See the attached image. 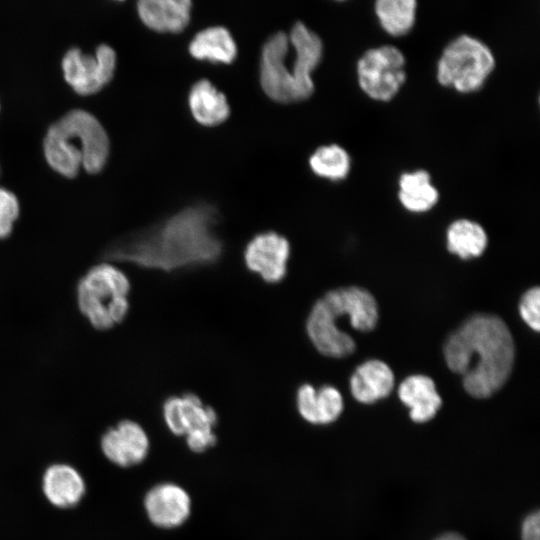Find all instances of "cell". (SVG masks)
<instances>
[{
    "label": "cell",
    "mask_w": 540,
    "mask_h": 540,
    "mask_svg": "<svg viewBox=\"0 0 540 540\" xmlns=\"http://www.w3.org/2000/svg\"><path fill=\"white\" fill-rule=\"evenodd\" d=\"M290 251V243L284 236L273 231L263 232L246 245L244 262L265 282L276 284L286 276Z\"/></svg>",
    "instance_id": "cell-10"
},
{
    "label": "cell",
    "mask_w": 540,
    "mask_h": 540,
    "mask_svg": "<svg viewBox=\"0 0 540 540\" xmlns=\"http://www.w3.org/2000/svg\"><path fill=\"white\" fill-rule=\"evenodd\" d=\"M519 311L522 319L536 332L540 330V289L533 287L522 296Z\"/></svg>",
    "instance_id": "cell-27"
},
{
    "label": "cell",
    "mask_w": 540,
    "mask_h": 540,
    "mask_svg": "<svg viewBox=\"0 0 540 540\" xmlns=\"http://www.w3.org/2000/svg\"><path fill=\"white\" fill-rule=\"evenodd\" d=\"M308 163L316 176L333 182L346 179L352 164L348 151L338 144L316 148L310 155Z\"/></svg>",
    "instance_id": "cell-24"
},
{
    "label": "cell",
    "mask_w": 540,
    "mask_h": 540,
    "mask_svg": "<svg viewBox=\"0 0 540 540\" xmlns=\"http://www.w3.org/2000/svg\"><path fill=\"white\" fill-rule=\"evenodd\" d=\"M190 497L180 486L164 483L153 487L144 500L151 522L162 528L181 525L190 514Z\"/></svg>",
    "instance_id": "cell-14"
},
{
    "label": "cell",
    "mask_w": 540,
    "mask_h": 540,
    "mask_svg": "<svg viewBox=\"0 0 540 540\" xmlns=\"http://www.w3.org/2000/svg\"><path fill=\"white\" fill-rule=\"evenodd\" d=\"M487 245L488 236L484 227L474 220L459 218L447 227V250L463 260L479 257Z\"/></svg>",
    "instance_id": "cell-23"
},
{
    "label": "cell",
    "mask_w": 540,
    "mask_h": 540,
    "mask_svg": "<svg viewBox=\"0 0 540 540\" xmlns=\"http://www.w3.org/2000/svg\"><path fill=\"white\" fill-rule=\"evenodd\" d=\"M189 53L198 60L230 64L236 58L237 46L226 28L215 26L194 36L189 44Z\"/></svg>",
    "instance_id": "cell-22"
},
{
    "label": "cell",
    "mask_w": 540,
    "mask_h": 540,
    "mask_svg": "<svg viewBox=\"0 0 540 540\" xmlns=\"http://www.w3.org/2000/svg\"><path fill=\"white\" fill-rule=\"evenodd\" d=\"M130 289V281L121 269L102 262L89 268L79 279L77 305L95 329L108 330L127 316Z\"/></svg>",
    "instance_id": "cell-5"
},
{
    "label": "cell",
    "mask_w": 540,
    "mask_h": 540,
    "mask_svg": "<svg viewBox=\"0 0 540 540\" xmlns=\"http://www.w3.org/2000/svg\"><path fill=\"white\" fill-rule=\"evenodd\" d=\"M289 38L283 32L272 35L264 44L260 57V85L277 103L297 102L291 70L286 65Z\"/></svg>",
    "instance_id": "cell-9"
},
{
    "label": "cell",
    "mask_w": 540,
    "mask_h": 540,
    "mask_svg": "<svg viewBox=\"0 0 540 540\" xmlns=\"http://www.w3.org/2000/svg\"><path fill=\"white\" fill-rule=\"evenodd\" d=\"M344 315L349 317L354 329L362 332L374 329L378 321L375 298L363 288L350 286L329 291L314 304L306 331L321 354L342 358L354 352L353 338L338 327V320Z\"/></svg>",
    "instance_id": "cell-4"
},
{
    "label": "cell",
    "mask_w": 540,
    "mask_h": 540,
    "mask_svg": "<svg viewBox=\"0 0 540 540\" xmlns=\"http://www.w3.org/2000/svg\"><path fill=\"white\" fill-rule=\"evenodd\" d=\"M101 449L114 464L133 466L142 462L148 454V435L137 422L122 420L102 435Z\"/></svg>",
    "instance_id": "cell-13"
},
{
    "label": "cell",
    "mask_w": 540,
    "mask_h": 540,
    "mask_svg": "<svg viewBox=\"0 0 540 540\" xmlns=\"http://www.w3.org/2000/svg\"><path fill=\"white\" fill-rule=\"evenodd\" d=\"M351 393L361 403H373L390 394L394 375L390 367L380 360L361 364L350 379Z\"/></svg>",
    "instance_id": "cell-17"
},
{
    "label": "cell",
    "mask_w": 540,
    "mask_h": 540,
    "mask_svg": "<svg viewBox=\"0 0 540 540\" xmlns=\"http://www.w3.org/2000/svg\"><path fill=\"white\" fill-rule=\"evenodd\" d=\"M288 38L295 51L291 74L298 102L314 93L312 73L322 59L323 44L319 36L301 22L293 26Z\"/></svg>",
    "instance_id": "cell-11"
},
{
    "label": "cell",
    "mask_w": 540,
    "mask_h": 540,
    "mask_svg": "<svg viewBox=\"0 0 540 540\" xmlns=\"http://www.w3.org/2000/svg\"><path fill=\"white\" fill-rule=\"evenodd\" d=\"M398 201L408 212L421 214L433 209L439 192L428 171L417 169L403 172L398 179Z\"/></svg>",
    "instance_id": "cell-20"
},
{
    "label": "cell",
    "mask_w": 540,
    "mask_h": 540,
    "mask_svg": "<svg viewBox=\"0 0 540 540\" xmlns=\"http://www.w3.org/2000/svg\"><path fill=\"white\" fill-rule=\"evenodd\" d=\"M188 106L195 121L203 126L219 125L230 114L226 96L206 79L193 84L188 94Z\"/></svg>",
    "instance_id": "cell-21"
},
{
    "label": "cell",
    "mask_w": 540,
    "mask_h": 540,
    "mask_svg": "<svg viewBox=\"0 0 540 540\" xmlns=\"http://www.w3.org/2000/svg\"><path fill=\"white\" fill-rule=\"evenodd\" d=\"M186 437L188 447L194 452H203L216 443V435L212 431H199Z\"/></svg>",
    "instance_id": "cell-29"
},
{
    "label": "cell",
    "mask_w": 540,
    "mask_h": 540,
    "mask_svg": "<svg viewBox=\"0 0 540 540\" xmlns=\"http://www.w3.org/2000/svg\"><path fill=\"white\" fill-rule=\"evenodd\" d=\"M405 57L391 45L371 48L363 53L356 66L357 82L370 99L389 102L406 81Z\"/></svg>",
    "instance_id": "cell-7"
},
{
    "label": "cell",
    "mask_w": 540,
    "mask_h": 540,
    "mask_svg": "<svg viewBox=\"0 0 540 540\" xmlns=\"http://www.w3.org/2000/svg\"><path fill=\"white\" fill-rule=\"evenodd\" d=\"M296 406L307 422L325 425L338 419L343 410V399L333 386L324 385L315 389L310 384H303L297 389Z\"/></svg>",
    "instance_id": "cell-15"
},
{
    "label": "cell",
    "mask_w": 540,
    "mask_h": 540,
    "mask_svg": "<svg viewBox=\"0 0 540 540\" xmlns=\"http://www.w3.org/2000/svg\"><path fill=\"white\" fill-rule=\"evenodd\" d=\"M162 412L168 429L179 436L212 431L217 423L215 410L193 393L167 398Z\"/></svg>",
    "instance_id": "cell-12"
},
{
    "label": "cell",
    "mask_w": 540,
    "mask_h": 540,
    "mask_svg": "<svg viewBox=\"0 0 540 540\" xmlns=\"http://www.w3.org/2000/svg\"><path fill=\"white\" fill-rule=\"evenodd\" d=\"M46 162L65 178H74L83 167L97 174L107 163L110 142L100 121L83 109L68 111L47 130L43 141Z\"/></svg>",
    "instance_id": "cell-3"
},
{
    "label": "cell",
    "mask_w": 540,
    "mask_h": 540,
    "mask_svg": "<svg viewBox=\"0 0 540 540\" xmlns=\"http://www.w3.org/2000/svg\"><path fill=\"white\" fill-rule=\"evenodd\" d=\"M495 68L489 47L469 35H461L443 50L436 68L438 83L461 94L479 91Z\"/></svg>",
    "instance_id": "cell-6"
},
{
    "label": "cell",
    "mask_w": 540,
    "mask_h": 540,
    "mask_svg": "<svg viewBox=\"0 0 540 540\" xmlns=\"http://www.w3.org/2000/svg\"><path fill=\"white\" fill-rule=\"evenodd\" d=\"M20 206L16 195L0 187V239L7 238L19 217Z\"/></svg>",
    "instance_id": "cell-26"
},
{
    "label": "cell",
    "mask_w": 540,
    "mask_h": 540,
    "mask_svg": "<svg viewBox=\"0 0 540 540\" xmlns=\"http://www.w3.org/2000/svg\"><path fill=\"white\" fill-rule=\"evenodd\" d=\"M416 0H376L375 13L382 28L392 36H403L413 27Z\"/></svg>",
    "instance_id": "cell-25"
},
{
    "label": "cell",
    "mask_w": 540,
    "mask_h": 540,
    "mask_svg": "<svg viewBox=\"0 0 540 540\" xmlns=\"http://www.w3.org/2000/svg\"><path fill=\"white\" fill-rule=\"evenodd\" d=\"M191 0H138L137 13L148 28L178 33L190 20Z\"/></svg>",
    "instance_id": "cell-16"
},
{
    "label": "cell",
    "mask_w": 540,
    "mask_h": 540,
    "mask_svg": "<svg viewBox=\"0 0 540 540\" xmlns=\"http://www.w3.org/2000/svg\"><path fill=\"white\" fill-rule=\"evenodd\" d=\"M217 211L209 204L186 207L153 227L110 244V261L174 271L216 262L223 244L216 233Z\"/></svg>",
    "instance_id": "cell-1"
},
{
    "label": "cell",
    "mask_w": 540,
    "mask_h": 540,
    "mask_svg": "<svg viewBox=\"0 0 540 540\" xmlns=\"http://www.w3.org/2000/svg\"><path fill=\"white\" fill-rule=\"evenodd\" d=\"M116 65V52L107 44L97 46L94 54L71 48L61 61L65 81L77 94L83 96L102 90L112 80Z\"/></svg>",
    "instance_id": "cell-8"
},
{
    "label": "cell",
    "mask_w": 540,
    "mask_h": 540,
    "mask_svg": "<svg viewBox=\"0 0 540 540\" xmlns=\"http://www.w3.org/2000/svg\"><path fill=\"white\" fill-rule=\"evenodd\" d=\"M401 401L410 408V418L417 423L431 420L442 404L431 378L424 375H412L399 386Z\"/></svg>",
    "instance_id": "cell-19"
},
{
    "label": "cell",
    "mask_w": 540,
    "mask_h": 540,
    "mask_svg": "<svg viewBox=\"0 0 540 540\" xmlns=\"http://www.w3.org/2000/svg\"><path fill=\"white\" fill-rule=\"evenodd\" d=\"M118 1H123V0H118Z\"/></svg>",
    "instance_id": "cell-31"
},
{
    "label": "cell",
    "mask_w": 540,
    "mask_h": 540,
    "mask_svg": "<svg viewBox=\"0 0 540 540\" xmlns=\"http://www.w3.org/2000/svg\"><path fill=\"white\" fill-rule=\"evenodd\" d=\"M520 540H540V514L537 509L523 517L520 524Z\"/></svg>",
    "instance_id": "cell-28"
},
{
    "label": "cell",
    "mask_w": 540,
    "mask_h": 540,
    "mask_svg": "<svg viewBox=\"0 0 540 540\" xmlns=\"http://www.w3.org/2000/svg\"><path fill=\"white\" fill-rule=\"evenodd\" d=\"M449 369L463 377L465 390L475 398H487L507 381L515 347L505 322L494 315L476 314L454 331L444 345Z\"/></svg>",
    "instance_id": "cell-2"
},
{
    "label": "cell",
    "mask_w": 540,
    "mask_h": 540,
    "mask_svg": "<svg viewBox=\"0 0 540 540\" xmlns=\"http://www.w3.org/2000/svg\"><path fill=\"white\" fill-rule=\"evenodd\" d=\"M433 540H468V539L460 532L446 531L437 535Z\"/></svg>",
    "instance_id": "cell-30"
},
{
    "label": "cell",
    "mask_w": 540,
    "mask_h": 540,
    "mask_svg": "<svg viewBox=\"0 0 540 540\" xmlns=\"http://www.w3.org/2000/svg\"><path fill=\"white\" fill-rule=\"evenodd\" d=\"M43 491L53 505L60 508L75 506L85 493V482L80 473L70 465L54 464L43 477Z\"/></svg>",
    "instance_id": "cell-18"
}]
</instances>
